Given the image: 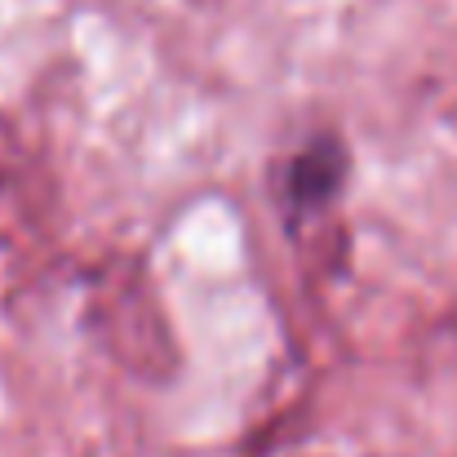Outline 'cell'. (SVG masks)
<instances>
[{"mask_svg": "<svg viewBox=\"0 0 457 457\" xmlns=\"http://www.w3.org/2000/svg\"><path fill=\"white\" fill-rule=\"evenodd\" d=\"M351 173V155L337 134H315L289 155L276 173V204L285 209L289 222H306L328 213V204L342 195Z\"/></svg>", "mask_w": 457, "mask_h": 457, "instance_id": "1", "label": "cell"}]
</instances>
